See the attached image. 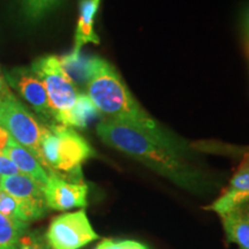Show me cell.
<instances>
[{
  "instance_id": "obj_7",
  "label": "cell",
  "mask_w": 249,
  "mask_h": 249,
  "mask_svg": "<svg viewBox=\"0 0 249 249\" xmlns=\"http://www.w3.org/2000/svg\"><path fill=\"white\" fill-rule=\"evenodd\" d=\"M0 188L12 195L20 204L23 222H35L48 213L43 187L22 173L15 176L1 177Z\"/></svg>"
},
{
  "instance_id": "obj_5",
  "label": "cell",
  "mask_w": 249,
  "mask_h": 249,
  "mask_svg": "<svg viewBox=\"0 0 249 249\" xmlns=\"http://www.w3.org/2000/svg\"><path fill=\"white\" fill-rule=\"evenodd\" d=\"M0 126L7 130L9 136L18 144L28 149L42 164L40 139L45 124H40L15 96L0 104Z\"/></svg>"
},
{
  "instance_id": "obj_16",
  "label": "cell",
  "mask_w": 249,
  "mask_h": 249,
  "mask_svg": "<svg viewBox=\"0 0 249 249\" xmlns=\"http://www.w3.org/2000/svg\"><path fill=\"white\" fill-rule=\"evenodd\" d=\"M28 231V225L15 223L0 213V249H17L21 235Z\"/></svg>"
},
{
  "instance_id": "obj_9",
  "label": "cell",
  "mask_w": 249,
  "mask_h": 249,
  "mask_svg": "<svg viewBox=\"0 0 249 249\" xmlns=\"http://www.w3.org/2000/svg\"><path fill=\"white\" fill-rule=\"evenodd\" d=\"M43 192L46 205L52 210L68 211L88 204V186L85 182H71L52 174Z\"/></svg>"
},
{
  "instance_id": "obj_21",
  "label": "cell",
  "mask_w": 249,
  "mask_h": 249,
  "mask_svg": "<svg viewBox=\"0 0 249 249\" xmlns=\"http://www.w3.org/2000/svg\"><path fill=\"white\" fill-rule=\"evenodd\" d=\"M95 249H148L141 242L134 240H112V239H104L97 245Z\"/></svg>"
},
{
  "instance_id": "obj_27",
  "label": "cell",
  "mask_w": 249,
  "mask_h": 249,
  "mask_svg": "<svg viewBox=\"0 0 249 249\" xmlns=\"http://www.w3.org/2000/svg\"><path fill=\"white\" fill-rule=\"evenodd\" d=\"M0 182H1V177H0Z\"/></svg>"
},
{
  "instance_id": "obj_23",
  "label": "cell",
  "mask_w": 249,
  "mask_h": 249,
  "mask_svg": "<svg viewBox=\"0 0 249 249\" xmlns=\"http://www.w3.org/2000/svg\"><path fill=\"white\" fill-rule=\"evenodd\" d=\"M13 93H12L11 89H9V86L6 81V77L4 74H2L1 70H0V104L8 101L9 98L13 97Z\"/></svg>"
},
{
  "instance_id": "obj_17",
  "label": "cell",
  "mask_w": 249,
  "mask_h": 249,
  "mask_svg": "<svg viewBox=\"0 0 249 249\" xmlns=\"http://www.w3.org/2000/svg\"><path fill=\"white\" fill-rule=\"evenodd\" d=\"M22 14L29 21H38L58 6L60 0H18Z\"/></svg>"
},
{
  "instance_id": "obj_1",
  "label": "cell",
  "mask_w": 249,
  "mask_h": 249,
  "mask_svg": "<svg viewBox=\"0 0 249 249\" xmlns=\"http://www.w3.org/2000/svg\"><path fill=\"white\" fill-rule=\"evenodd\" d=\"M105 144L138 160L174 185L194 194H202L211 182L193 160L192 145L180 138L160 139L132 124L103 119L96 128Z\"/></svg>"
},
{
  "instance_id": "obj_14",
  "label": "cell",
  "mask_w": 249,
  "mask_h": 249,
  "mask_svg": "<svg viewBox=\"0 0 249 249\" xmlns=\"http://www.w3.org/2000/svg\"><path fill=\"white\" fill-rule=\"evenodd\" d=\"M101 0H81L79 20L75 31V50H81L88 43L98 44L99 38L93 30V21L97 14Z\"/></svg>"
},
{
  "instance_id": "obj_20",
  "label": "cell",
  "mask_w": 249,
  "mask_h": 249,
  "mask_svg": "<svg viewBox=\"0 0 249 249\" xmlns=\"http://www.w3.org/2000/svg\"><path fill=\"white\" fill-rule=\"evenodd\" d=\"M17 249H51L38 232L26 231L21 235Z\"/></svg>"
},
{
  "instance_id": "obj_25",
  "label": "cell",
  "mask_w": 249,
  "mask_h": 249,
  "mask_svg": "<svg viewBox=\"0 0 249 249\" xmlns=\"http://www.w3.org/2000/svg\"><path fill=\"white\" fill-rule=\"evenodd\" d=\"M245 28L249 36V8L247 9V12H246V15H245Z\"/></svg>"
},
{
  "instance_id": "obj_26",
  "label": "cell",
  "mask_w": 249,
  "mask_h": 249,
  "mask_svg": "<svg viewBox=\"0 0 249 249\" xmlns=\"http://www.w3.org/2000/svg\"><path fill=\"white\" fill-rule=\"evenodd\" d=\"M245 205H246V208H247V210H248V213H249V202H248V203H246Z\"/></svg>"
},
{
  "instance_id": "obj_15",
  "label": "cell",
  "mask_w": 249,
  "mask_h": 249,
  "mask_svg": "<svg viewBox=\"0 0 249 249\" xmlns=\"http://www.w3.org/2000/svg\"><path fill=\"white\" fill-rule=\"evenodd\" d=\"M101 117L97 108L85 92H80L75 105L71 112L70 124L71 128H87L90 123L96 118Z\"/></svg>"
},
{
  "instance_id": "obj_22",
  "label": "cell",
  "mask_w": 249,
  "mask_h": 249,
  "mask_svg": "<svg viewBox=\"0 0 249 249\" xmlns=\"http://www.w3.org/2000/svg\"><path fill=\"white\" fill-rule=\"evenodd\" d=\"M20 173L15 164L6 156L4 152L0 151V174L2 177L15 176V174Z\"/></svg>"
},
{
  "instance_id": "obj_13",
  "label": "cell",
  "mask_w": 249,
  "mask_h": 249,
  "mask_svg": "<svg viewBox=\"0 0 249 249\" xmlns=\"http://www.w3.org/2000/svg\"><path fill=\"white\" fill-rule=\"evenodd\" d=\"M227 241L249 249V213L245 204L220 214Z\"/></svg>"
},
{
  "instance_id": "obj_2",
  "label": "cell",
  "mask_w": 249,
  "mask_h": 249,
  "mask_svg": "<svg viewBox=\"0 0 249 249\" xmlns=\"http://www.w3.org/2000/svg\"><path fill=\"white\" fill-rule=\"evenodd\" d=\"M85 91L104 119L132 124L160 139L178 138L141 107L118 71L104 59H102Z\"/></svg>"
},
{
  "instance_id": "obj_12",
  "label": "cell",
  "mask_w": 249,
  "mask_h": 249,
  "mask_svg": "<svg viewBox=\"0 0 249 249\" xmlns=\"http://www.w3.org/2000/svg\"><path fill=\"white\" fill-rule=\"evenodd\" d=\"M2 152L15 164L20 173L28 176L44 188L49 180V174L42 166L39 160L31 152L21 144L9 138Z\"/></svg>"
},
{
  "instance_id": "obj_6",
  "label": "cell",
  "mask_w": 249,
  "mask_h": 249,
  "mask_svg": "<svg viewBox=\"0 0 249 249\" xmlns=\"http://www.w3.org/2000/svg\"><path fill=\"white\" fill-rule=\"evenodd\" d=\"M85 210L62 213L50 223L45 240L51 249H81L97 240Z\"/></svg>"
},
{
  "instance_id": "obj_19",
  "label": "cell",
  "mask_w": 249,
  "mask_h": 249,
  "mask_svg": "<svg viewBox=\"0 0 249 249\" xmlns=\"http://www.w3.org/2000/svg\"><path fill=\"white\" fill-rule=\"evenodd\" d=\"M193 148L195 150L203 151V152H211V154H222V155H238L240 152H249V147L239 148L233 147V145L223 144V143L213 142V141H201L196 142L193 144Z\"/></svg>"
},
{
  "instance_id": "obj_4",
  "label": "cell",
  "mask_w": 249,
  "mask_h": 249,
  "mask_svg": "<svg viewBox=\"0 0 249 249\" xmlns=\"http://www.w3.org/2000/svg\"><path fill=\"white\" fill-rule=\"evenodd\" d=\"M30 68L44 86L54 121L68 127L71 112L80 91L62 70L59 57H40L33 62Z\"/></svg>"
},
{
  "instance_id": "obj_18",
  "label": "cell",
  "mask_w": 249,
  "mask_h": 249,
  "mask_svg": "<svg viewBox=\"0 0 249 249\" xmlns=\"http://www.w3.org/2000/svg\"><path fill=\"white\" fill-rule=\"evenodd\" d=\"M0 213L15 223L26 224L23 222L18 202L15 200L13 196L9 195L8 193L2 191L1 188H0Z\"/></svg>"
},
{
  "instance_id": "obj_11",
  "label": "cell",
  "mask_w": 249,
  "mask_h": 249,
  "mask_svg": "<svg viewBox=\"0 0 249 249\" xmlns=\"http://www.w3.org/2000/svg\"><path fill=\"white\" fill-rule=\"evenodd\" d=\"M62 70L67 74L77 90H86V87L101 64L102 58L82 54L81 50L73 49L70 53L59 57Z\"/></svg>"
},
{
  "instance_id": "obj_10",
  "label": "cell",
  "mask_w": 249,
  "mask_h": 249,
  "mask_svg": "<svg viewBox=\"0 0 249 249\" xmlns=\"http://www.w3.org/2000/svg\"><path fill=\"white\" fill-rule=\"evenodd\" d=\"M242 160L222 195L208 207L218 214L240 207L249 202V152H240Z\"/></svg>"
},
{
  "instance_id": "obj_8",
  "label": "cell",
  "mask_w": 249,
  "mask_h": 249,
  "mask_svg": "<svg viewBox=\"0 0 249 249\" xmlns=\"http://www.w3.org/2000/svg\"><path fill=\"white\" fill-rule=\"evenodd\" d=\"M6 81L43 119L57 124L50 107L48 93L37 75L29 67L13 68L6 73Z\"/></svg>"
},
{
  "instance_id": "obj_24",
  "label": "cell",
  "mask_w": 249,
  "mask_h": 249,
  "mask_svg": "<svg viewBox=\"0 0 249 249\" xmlns=\"http://www.w3.org/2000/svg\"><path fill=\"white\" fill-rule=\"evenodd\" d=\"M9 138H11V136H9L7 130H6L5 128H2V127L0 126V151L4 150L6 144H7Z\"/></svg>"
},
{
  "instance_id": "obj_3",
  "label": "cell",
  "mask_w": 249,
  "mask_h": 249,
  "mask_svg": "<svg viewBox=\"0 0 249 249\" xmlns=\"http://www.w3.org/2000/svg\"><path fill=\"white\" fill-rule=\"evenodd\" d=\"M95 155L91 145L76 130L59 124H45L40 139V157L49 176L83 182L81 166Z\"/></svg>"
}]
</instances>
